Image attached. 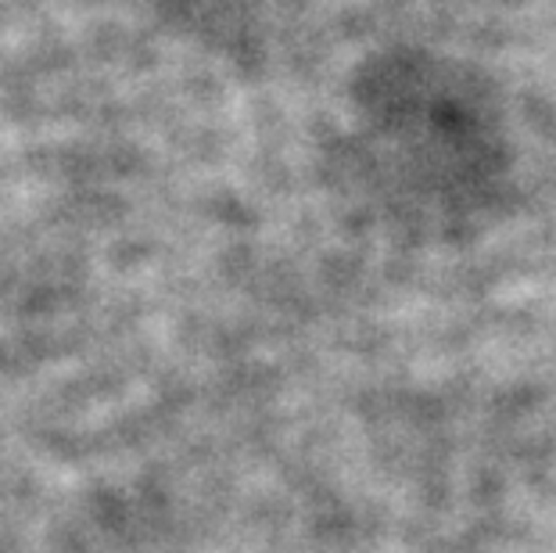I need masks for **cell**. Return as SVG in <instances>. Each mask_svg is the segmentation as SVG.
<instances>
[]
</instances>
